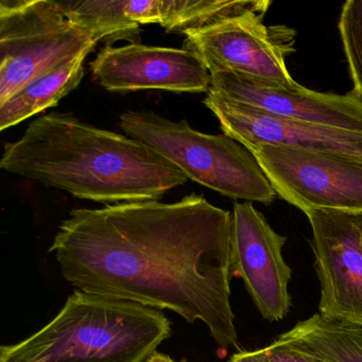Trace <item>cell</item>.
Listing matches in <instances>:
<instances>
[{
	"instance_id": "6da1fadb",
	"label": "cell",
	"mask_w": 362,
	"mask_h": 362,
	"mask_svg": "<svg viewBox=\"0 0 362 362\" xmlns=\"http://www.w3.org/2000/svg\"><path fill=\"white\" fill-rule=\"evenodd\" d=\"M233 228V213L201 194L122 202L71 211L49 252L76 289L168 309L202 322L221 349H237Z\"/></svg>"
},
{
	"instance_id": "7a4b0ae2",
	"label": "cell",
	"mask_w": 362,
	"mask_h": 362,
	"mask_svg": "<svg viewBox=\"0 0 362 362\" xmlns=\"http://www.w3.org/2000/svg\"><path fill=\"white\" fill-rule=\"evenodd\" d=\"M0 168L105 205L160 201L188 181L141 141L67 113L33 120L20 139L6 144Z\"/></svg>"
},
{
	"instance_id": "3957f363",
	"label": "cell",
	"mask_w": 362,
	"mask_h": 362,
	"mask_svg": "<svg viewBox=\"0 0 362 362\" xmlns=\"http://www.w3.org/2000/svg\"><path fill=\"white\" fill-rule=\"evenodd\" d=\"M162 310L76 289L60 313L0 362H146L171 337Z\"/></svg>"
},
{
	"instance_id": "277c9868",
	"label": "cell",
	"mask_w": 362,
	"mask_h": 362,
	"mask_svg": "<svg viewBox=\"0 0 362 362\" xmlns=\"http://www.w3.org/2000/svg\"><path fill=\"white\" fill-rule=\"evenodd\" d=\"M120 128L175 165L188 180L245 202L270 205L277 194L253 153L223 135L194 130L153 112L122 114Z\"/></svg>"
},
{
	"instance_id": "5b68a950",
	"label": "cell",
	"mask_w": 362,
	"mask_h": 362,
	"mask_svg": "<svg viewBox=\"0 0 362 362\" xmlns=\"http://www.w3.org/2000/svg\"><path fill=\"white\" fill-rule=\"evenodd\" d=\"M97 43L52 0L0 1V105L37 76Z\"/></svg>"
},
{
	"instance_id": "8992f818",
	"label": "cell",
	"mask_w": 362,
	"mask_h": 362,
	"mask_svg": "<svg viewBox=\"0 0 362 362\" xmlns=\"http://www.w3.org/2000/svg\"><path fill=\"white\" fill-rule=\"evenodd\" d=\"M266 14L247 12L185 33L184 49L199 57L211 75L234 73L266 83L293 88L287 69L296 52V31L286 25L264 24Z\"/></svg>"
},
{
	"instance_id": "52a82bcc",
	"label": "cell",
	"mask_w": 362,
	"mask_h": 362,
	"mask_svg": "<svg viewBox=\"0 0 362 362\" xmlns=\"http://www.w3.org/2000/svg\"><path fill=\"white\" fill-rule=\"evenodd\" d=\"M277 196L303 213L313 209L362 213V160L294 146L247 148Z\"/></svg>"
},
{
	"instance_id": "ba28073f",
	"label": "cell",
	"mask_w": 362,
	"mask_h": 362,
	"mask_svg": "<svg viewBox=\"0 0 362 362\" xmlns=\"http://www.w3.org/2000/svg\"><path fill=\"white\" fill-rule=\"evenodd\" d=\"M305 215L313 230L321 285L320 315L362 327V238L357 216L330 209H313Z\"/></svg>"
},
{
	"instance_id": "9c48e42d",
	"label": "cell",
	"mask_w": 362,
	"mask_h": 362,
	"mask_svg": "<svg viewBox=\"0 0 362 362\" xmlns=\"http://www.w3.org/2000/svg\"><path fill=\"white\" fill-rule=\"evenodd\" d=\"M233 270L240 277L260 315L281 321L289 313L292 271L283 257L286 237L271 228L252 202L233 207Z\"/></svg>"
},
{
	"instance_id": "30bf717a",
	"label": "cell",
	"mask_w": 362,
	"mask_h": 362,
	"mask_svg": "<svg viewBox=\"0 0 362 362\" xmlns=\"http://www.w3.org/2000/svg\"><path fill=\"white\" fill-rule=\"evenodd\" d=\"M95 82L109 92L164 90L209 93L211 76L194 52L177 48L129 44L105 46L90 63Z\"/></svg>"
},
{
	"instance_id": "8fae6325",
	"label": "cell",
	"mask_w": 362,
	"mask_h": 362,
	"mask_svg": "<svg viewBox=\"0 0 362 362\" xmlns=\"http://www.w3.org/2000/svg\"><path fill=\"white\" fill-rule=\"evenodd\" d=\"M211 76V90L273 116L362 133V99L354 90L326 94L300 84L266 83L234 73Z\"/></svg>"
},
{
	"instance_id": "7c38bea8",
	"label": "cell",
	"mask_w": 362,
	"mask_h": 362,
	"mask_svg": "<svg viewBox=\"0 0 362 362\" xmlns=\"http://www.w3.org/2000/svg\"><path fill=\"white\" fill-rule=\"evenodd\" d=\"M204 105L226 136L245 148L271 144L294 146L362 160V133L270 115L209 90Z\"/></svg>"
},
{
	"instance_id": "4fadbf2b",
	"label": "cell",
	"mask_w": 362,
	"mask_h": 362,
	"mask_svg": "<svg viewBox=\"0 0 362 362\" xmlns=\"http://www.w3.org/2000/svg\"><path fill=\"white\" fill-rule=\"evenodd\" d=\"M88 52L65 61L29 81L0 105V130L13 128L33 116L56 107L79 86Z\"/></svg>"
},
{
	"instance_id": "5bb4252c",
	"label": "cell",
	"mask_w": 362,
	"mask_h": 362,
	"mask_svg": "<svg viewBox=\"0 0 362 362\" xmlns=\"http://www.w3.org/2000/svg\"><path fill=\"white\" fill-rule=\"evenodd\" d=\"M281 338L326 362H362V327L320 313L298 322Z\"/></svg>"
},
{
	"instance_id": "9a60e30c",
	"label": "cell",
	"mask_w": 362,
	"mask_h": 362,
	"mask_svg": "<svg viewBox=\"0 0 362 362\" xmlns=\"http://www.w3.org/2000/svg\"><path fill=\"white\" fill-rule=\"evenodd\" d=\"M71 22L86 30L96 43L101 40L136 43L141 25L130 20L124 0H77L58 1Z\"/></svg>"
},
{
	"instance_id": "2e32d148",
	"label": "cell",
	"mask_w": 362,
	"mask_h": 362,
	"mask_svg": "<svg viewBox=\"0 0 362 362\" xmlns=\"http://www.w3.org/2000/svg\"><path fill=\"white\" fill-rule=\"evenodd\" d=\"M270 0H167L166 16L160 26L168 33H187L247 12L266 14Z\"/></svg>"
},
{
	"instance_id": "e0dca14e",
	"label": "cell",
	"mask_w": 362,
	"mask_h": 362,
	"mask_svg": "<svg viewBox=\"0 0 362 362\" xmlns=\"http://www.w3.org/2000/svg\"><path fill=\"white\" fill-rule=\"evenodd\" d=\"M338 29L353 90L362 99V0H349L342 6Z\"/></svg>"
},
{
	"instance_id": "ac0fdd59",
	"label": "cell",
	"mask_w": 362,
	"mask_h": 362,
	"mask_svg": "<svg viewBox=\"0 0 362 362\" xmlns=\"http://www.w3.org/2000/svg\"><path fill=\"white\" fill-rule=\"evenodd\" d=\"M228 362H326L289 341L279 337L274 342L256 351H243L234 354Z\"/></svg>"
},
{
	"instance_id": "d6986e66",
	"label": "cell",
	"mask_w": 362,
	"mask_h": 362,
	"mask_svg": "<svg viewBox=\"0 0 362 362\" xmlns=\"http://www.w3.org/2000/svg\"><path fill=\"white\" fill-rule=\"evenodd\" d=\"M146 362H187V360H175L173 357H170V356L166 355V354L156 351V353H154Z\"/></svg>"
},
{
	"instance_id": "ffe728a7",
	"label": "cell",
	"mask_w": 362,
	"mask_h": 362,
	"mask_svg": "<svg viewBox=\"0 0 362 362\" xmlns=\"http://www.w3.org/2000/svg\"><path fill=\"white\" fill-rule=\"evenodd\" d=\"M357 216L358 224H359L360 232H361V238H362V213L356 214Z\"/></svg>"
}]
</instances>
